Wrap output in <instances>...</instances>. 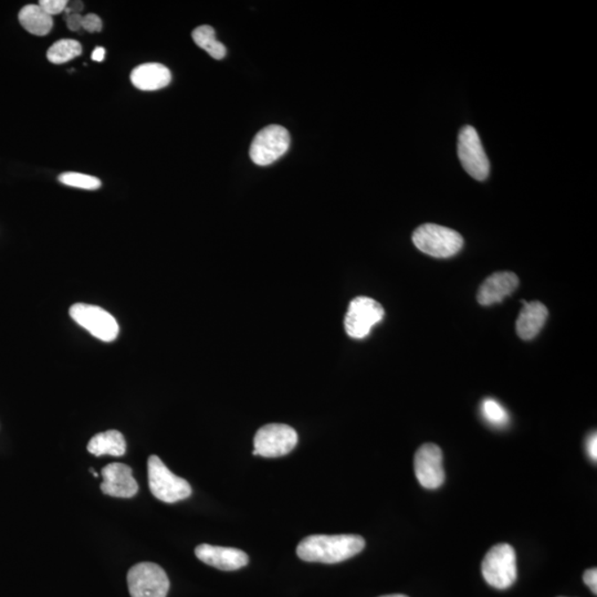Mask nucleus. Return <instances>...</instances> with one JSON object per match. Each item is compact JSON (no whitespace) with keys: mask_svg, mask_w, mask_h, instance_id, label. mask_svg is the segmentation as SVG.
<instances>
[{"mask_svg":"<svg viewBox=\"0 0 597 597\" xmlns=\"http://www.w3.org/2000/svg\"><path fill=\"white\" fill-rule=\"evenodd\" d=\"M365 547V540L355 534L325 536L315 534L303 539L297 547L298 558L306 562L336 564L353 558Z\"/></svg>","mask_w":597,"mask_h":597,"instance_id":"f257e3e1","label":"nucleus"},{"mask_svg":"<svg viewBox=\"0 0 597 597\" xmlns=\"http://www.w3.org/2000/svg\"><path fill=\"white\" fill-rule=\"evenodd\" d=\"M583 581L590 587L593 594H597V569H590L583 574Z\"/></svg>","mask_w":597,"mask_h":597,"instance_id":"a878e982","label":"nucleus"},{"mask_svg":"<svg viewBox=\"0 0 597 597\" xmlns=\"http://www.w3.org/2000/svg\"><path fill=\"white\" fill-rule=\"evenodd\" d=\"M415 475L423 487L438 489L444 484L443 453L438 445L425 444L417 450L414 459Z\"/></svg>","mask_w":597,"mask_h":597,"instance_id":"9b49d317","label":"nucleus"},{"mask_svg":"<svg viewBox=\"0 0 597 597\" xmlns=\"http://www.w3.org/2000/svg\"><path fill=\"white\" fill-rule=\"evenodd\" d=\"M519 286L518 275L510 271H499L485 280L477 295L481 306H488L500 303Z\"/></svg>","mask_w":597,"mask_h":597,"instance_id":"4468645a","label":"nucleus"},{"mask_svg":"<svg viewBox=\"0 0 597 597\" xmlns=\"http://www.w3.org/2000/svg\"><path fill=\"white\" fill-rule=\"evenodd\" d=\"M128 586L131 597H167L169 580L159 565L143 562L128 572Z\"/></svg>","mask_w":597,"mask_h":597,"instance_id":"423d86ee","label":"nucleus"},{"mask_svg":"<svg viewBox=\"0 0 597 597\" xmlns=\"http://www.w3.org/2000/svg\"><path fill=\"white\" fill-rule=\"evenodd\" d=\"M196 44L206 51L213 59L221 60L227 55V49L216 39L215 30L211 26L198 27L191 34Z\"/></svg>","mask_w":597,"mask_h":597,"instance_id":"6ab92c4d","label":"nucleus"},{"mask_svg":"<svg viewBox=\"0 0 597 597\" xmlns=\"http://www.w3.org/2000/svg\"><path fill=\"white\" fill-rule=\"evenodd\" d=\"M88 452L97 457L104 456V454L121 457L127 452L126 438L118 430H108L105 433L97 434L89 442Z\"/></svg>","mask_w":597,"mask_h":597,"instance_id":"f3484780","label":"nucleus"},{"mask_svg":"<svg viewBox=\"0 0 597 597\" xmlns=\"http://www.w3.org/2000/svg\"><path fill=\"white\" fill-rule=\"evenodd\" d=\"M195 554L205 564L221 571H236L249 562L247 554L235 547L200 545L196 547Z\"/></svg>","mask_w":597,"mask_h":597,"instance_id":"ddd939ff","label":"nucleus"},{"mask_svg":"<svg viewBox=\"0 0 597 597\" xmlns=\"http://www.w3.org/2000/svg\"><path fill=\"white\" fill-rule=\"evenodd\" d=\"M19 22L29 34L46 35L53 26L52 17L48 15L39 4H27L19 12Z\"/></svg>","mask_w":597,"mask_h":597,"instance_id":"a211bd4d","label":"nucleus"},{"mask_svg":"<svg viewBox=\"0 0 597 597\" xmlns=\"http://www.w3.org/2000/svg\"><path fill=\"white\" fill-rule=\"evenodd\" d=\"M481 570L489 585L498 590L509 589L516 580V558L514 547L506 543L492 547L485 556Z\"/></svg>","mask_w":597,"mask_h":597,"instance_id":"20e7f679","label":"nucleus"},{"mask_svg":"<svg viewBox=\"0 0 597 597\" xmlns=\"http://www.w3.org/2000/svg\"><path fill=\"white\" fill-rule=\"evenodd\" d=\"M82 53V46L77 40L61 39L48 49V60L55 65L66 64Z\"/></svg>","mask_w":597,"mask_h":597,"instance_id":"aec40b11","label":"nucleus"},{"mask_svg":"<svg viewBox=\"0 0 597 597\" xmlns=\"http://www.w3.org/2000/svg\"><path fill=\"white\" fill-rule=\"evenodd\" d=\"M148 474L151 492L159 500L175 503L190 497V485L181 477L174 475L155 454L149 458Z\"/></svg>","mask_w":597,"mask_h":597,"instance_id":"7ed1b4c3","label":"nucleus"},{"mask_svg":"<svg viewBox=\"0 0 597 597\" xmlns=\"http://www.w3.org/2000/svg\"><path fill=\"white\" fill-rule=\"evenodd\" d=\"M101 484L102 492L115 498H132L139 492L135 477L132 475V468L121 462H113L102 468Z\"/></svg>","mask_w":597,"mask_h":597,"instance_id":"f8f14e48","label":"nucleus"},{"mask_svg":"<svg viewBox=\"0 0 597 597\" xmlns=\"http://www.w3.org/2000/svg\"><path fill=\"white\" fill-rule=\"evenodd\" d=\"M59 181L66 186L88 190H99L102 185L99 178L74 172L61 174Z\"/></svg>","mask_w":597,"mask_h":597,"instance_id":"4be33fe9","label":"nucleus"},{"mask_svg":"<svg viewBox=\"0 0 597 597\" xmlns=\"http://www.w3.org/2000/svg\"><path fill=\"white\" fill-rule=\"evenodd\" d=\"M102 27H104V24H102L101 18L96 13H88V15L83 16L82 29L88 31V33H100Z\"/></svg>","mask_w":597,"mask_h":597,"instance_id":"b1692460","label":"nucleus"},{"mask_svg":"<svg viewBox=\"0 0 597 597\" xmlns=\"http://www.w3.org/2000/svg\"><path fill=\"white\" fill-rule=\"evenodd\" d=\"M171 80V71L160 64L141 65L131 74L133 86L142 91L159 90L167 87Z\"/></svg>","mask_w":597,"mask_h":597,"instance_id":"dca6fc26","label":"nucleus"},{"mask_svg":"<svg viewBox=\"0 0 597 597\" xmlns=\"http://www.w3.org/2000/svg\"><path fill=\"white\" fill-rule=\"evenodd\" d=\"M298 434L292 427L284 424H268L257 431L252 454L265 458L286 456L296 448Z\"/></svg>","mask_w":597,"mask_h":597,"instance_id":"0eeeda50","label":"nucleus"},{"mask_svg":"<svg viewBox=\"0 0 597 597\" xmlns=\"http://www.w3.org/2000/svg\"><path fill=\"white\" fill-rule=\"evenodd\" d=\"M481 413H483L485 420L493 426L503 427L509 423V415H508L506 408L496 399H485L481 405Z\"/></svg>","mask_w":597,"mask_h":597,"instance_id":"412c9836","label":"nucleus"},{"mask_svg":"<svg viewBox=\"0 0 597 597\" xmlns=\"http://www.w3.org/2000/svg\"><path fill=\"white\" fill-rule=\"evenodd\" d=\"M105 49L102 47H97L96 50L92 52V59L97 62H102L105 60Z\"/></svg>","mask_w":597,"mask_h":597,"instance_id":"c85d7f7f","label":"nucleus"},{"mask_svg":"<svg viewBox=\"0 0 597 597\" xmlns=\"http://www.w3.org/2000/svg\"><path fill=\"white\" fill-rule=\"evenodd\" d=\"M516 320V329L518 336L524 341L532 340L540 333L549 316V311L539 301L525 302Z\"/></svg>","mask_w":597,"mask_h":597,"instance_id":"2eb2a0df","label":"nucleus"},{"mask_svg":"<svg viewBox=\"0 0 597 597\" xmlns=\"http://www.w3.org/2000/svg\"><path fill=\"white\" fill-rule=\"evenodd\" d=\"M291 143L287 128L280 126L266 127L253 137L249 155L253 163L268 167L287 153Z\"/></svg>","mask_w":597,"mask_h":597,"instance_id":"39448f33","label":"nucleus"},{"mask_svg":"<svg viewBox=\"0 0 597 597\" xmlns=\"http://www.w3.org/2000/svg\"><path fill=\"white\" fill-rule=\"evenodd\" d=\"M83 4L81 2H68V4H66V7L65 9V12L66 15H71V13H80L81 15V12L83 11Z\"/></svg>","mask_w":597,"mask_h":597,"instance_id":"cd10ccee","label":"nucleus"},{"mask_svg":"<svg viewBox=\"0 0 597 597\" xmlns=\"http://www.w3.org/2000/svg\"><path fill=\"white\" fill-rule=\"evenodd\" d=\"M69 314L80 327L101 341L112 342L119 336L118 321L100 306L77 303L70 307Z\"/></svg>","mask_w":597,"mask_h":597,"instance_id":"6e6552de","label":"nucleus"},{"mask_svg":"<svg viewBox=\"0 0 597 597\" xmlns=\"http://www.w3.org/2000/svg\"><path fill=\"white\" fill-rule=\"evenodd\" d=\"M458 158L462 167L477 181L487 180L490 164L478 133L474 128H461L458 136Z\"/></svg>","mask_w":597,"mask_h":597,"instance_id":"9d476101","label":"nucleus"},{"mask_svg":"<svg viewBox=\"0 0 597 597\" xmlns=\"http://www.w3.org/2000/svg\"><path fill=\"white\" fill-rule=\"evenodd\" d=\"M384 309L377 301L368 297H358L351 301L347 309L345 327L351 337L364 338L372 328L384 318Z\"/></svg>","mask_w":597,"mask_h":597,"instance_id":"1a4fd4ad","label":"nucleus"},{"mask_svg":"<svg viewBox=\"0 0 597 597\" xmlns=\"http://www.w3.org/2000/svg\"><path fill=\"white\" fill-rule=\"evenodd\" d=\"M65 19L66 26H68V28L71 31H75V33H78V31L82 29L83 16L80 15V13H71V15H66Z\"/></svg>","mask_w":597,"mask_h":597,"instance_id":"393cba45","label":"nucleus"},{"mask_svg":"<svg viewBox=\"0 0 597 597\" xmlns=\"http://www.w3.org/2000/svg\"><path fill=\"white\" fill-rule=\"evenodd\" d=\"M413 243L426 255L449 258L461 251L463 238L456 230L448 227L425 224L414 231Z\"/></svg>","mask_w":597,"mask_h":597,"instance_id":"f03ea898","label":"nucleus"},{"mask_svg":"<svg viewBox=\"0 0 597 597\" xmlns=\"http://www.w3.org/2000/svg\"><path fill=\"white\" fill-rule=\"evenodd\" d=\"M66 4H68V2H66V0H42V2H39V6L51 17L65 12Z\"/></svg>","mask_w":597,"mask_h":597,"instance_id":"5701e85b","label":"nucleus"},{"mask_svg":"<svg viewBox=\"0 0 597 597\" xmlns=\"http://www.w3.org/2000/svg\"><path fill=\"white\" fill-rule=\"evenodd\" d=\"M381 597H408V596L403 595V594H391V595H384V596H381Z\"/></svg>","mask_w":597,"mask_h":597,"instance_id":"c756f323","label":"nucleus"},{"mask_svg":"<svg viewBox=\"0 0 597 597\" xmlns=\"http://www.w3.org/2000/svg\"><path fill=\"white\" fill-rule=\"evenodd\" d=\"M587 454L591 457L592 461L596 462L597 461V436L596 433L592 434L587 439L586 443Z\"/></svg>","mask_w":597,"mask_h":597,"instance_id":"bb28decb","label":"nucleus"}]
</instances>
